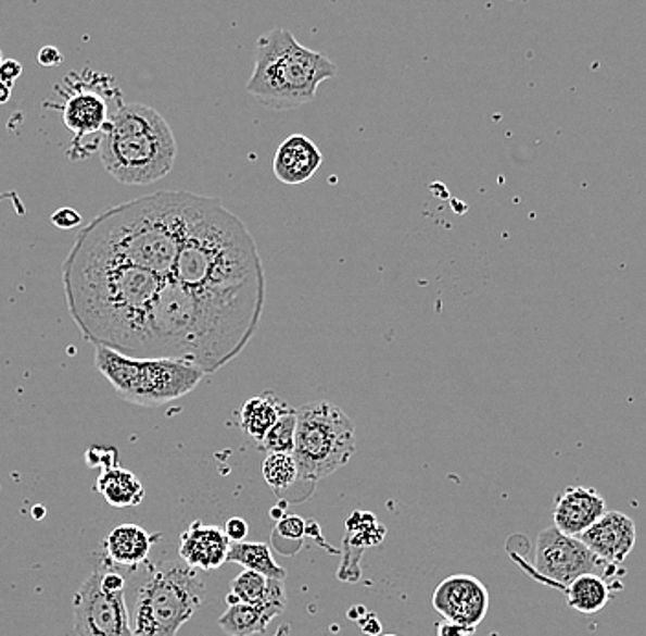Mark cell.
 Listing matches in <instances>:
<instances>
[{
  "instance_id": "4dcf8cb0",
  "label": "cell",
  "mask_w": 646,
  "mask_h": 636,
  "mask_svg": "<svg viewBox=\"0 0 646 636\" xmlns=\"http://www.w3.org/2000/svg\"><path fill=\"white\" fill-rule=\"evenodd\" d=\"M37 60H39V63H41L42 66L54 68V66L63 63V54H61L60 50L55 47H45L41 48V52L37 55Z\"/></svg>"
},
{
  "instance_id": "52a82bcc",
  "label": "cell",
  "mask_w": 646,
  "mask_h": 636,
  "mask_svg": "<svg viewBox=\"0 0 646 636\" xmlns=\"http://www.w3.org/2000/svg\"><path fill=\"white\" fill-rule=\"evenodd\" d=\"M94 364L119 398L140 407H164L193 392L204 379L195 364L166 358H131L94 346Z\"/></svg>"
},
{
  "instance_id": "8992f818",
  "label": "cell",
  "mask_w": 646,
  "mask_h": 636,
  "mask_svg": "<svg viewBox=\"0 0 646 636\" xmlns=\"http://www.w3.org/2000/svg\"><path fill=\"white\" fill-rule=\"evenodd\" d=\"M337 74L329 58L303 47L291 30L274 28L255 41L246 92L270 111H291L315 100L318 87Z\"/></svg>"
},
{
  "instance_id": "8fae6325",
  "label": "cell",
  "mask_w": 646,
  "mask_h": 636,
  "mask_svg": "<svg viewBox=\"0 0 646 636\" xmlns=\"http://www.w3.org/2000/svg\"><path fill=\"white\" fill-rule=\"evenodd\" d=\"M72 611L77 636H132L125 593L105 589L101 585L100 569L81 583L74 595Z\"/></svg>"
},
{
  "instance_id": "4fadbf2b",
  "label": "cell",
  "mask_w": 646,
  "mask_h": 636,
  "mask_svg": "<svg viewBox=\"0 0 646 636\" xmlns=\"http://www.w3.org/2000/svg\"><path fill=\"white\" fill-rule=\"evenodd\" d=\"M489 590L478 577L456 574L439 583L432 606L443 619L476 629L489 613Z\"/></svg>"
},
{
  "instance_id": "7a4b0ae2",
  "label": "cell",
  "mask_w": 646,
  "mask_h": 636,
  "mask_svg": "<svg viewBox=\"0 0 646 636\" xmlns=\"http://www.w3.org/2000/svg\"><path fill=\"white\" fill-rule=\"evenodd\" d=\"M61 274L66 308L85 340L145 358L154 302L167 278L74 247Z\"/></svg>"
},
{
  "instance_id": "5bb4252c",
  "label": "cell",
  "mask_w": 646,
  "mask_h": 636,
  "mask_svg": "<svg viewBox=\"0 0 646 636\" xmlns=\"http://www.w3.org/2000/svg\"><path fill=\"white\" fill-rule=\"evenodd\" d=\"M595 556L611 565H623L635 547L637 529L629 515L621 512H606L597 523L579 537Z\"/></svg>"
},
{
  "instance_id": "ba28073f",
  "label": "cell",
  "mask_w": 646,
  "mask_h": 636,
  "mask_svg": "<svg viewBox=\"0 0 646 636\" xmlns=\"http://www.w3.org/2000/svg\"><path fill=\"white\" fill-rule=\"evenodd\" d=\"M206 601V585L182 559L149 571L132 611V636H177Z\"/></svg>"
},
{
  "instance_id": "d590c367",
  "label": "cell",
  "mask_w": 646,
  "mask_h": 636,
  "mask_svg": "<svg viewBox=\"0 0 646 636\" xmlns=\"http://www.w3.org/2000/svg\"><path fill=\"white\" fill-rule=\"evenodd\" d=\"M0 65H2V55H0Z\"/></svg>"
},
{
  "instance_id": "603a6c76",
  "label": "cell",
  "mask_w": 646,
  "mask_h": 636,
  "mask_svg": "<svg viewBox=\"0 0 646 636\" xmlns=\"http://www.w3.org/2000/svg\"><path fill=\"white\" fill-rule=\"evenodd\" d=\"M231 596L244 603H268V601H283L287 603L286 585L283 579L263 576L259 572L244 569L231 582Z\"/></svg>"
},
{
  "instance_id": "d6a6232c",
  "label": "cell",
  "mask_w": 646,
  "mask_h": 636,
  "mask_svg": "<svg viewBox=\"0 0 646 636\" xmlns=\"http://www.w3.org/2000/svg\"><path fill=\"white\" fill-rule=\"evenodd\" d=\"M360 625L364 633H368V635H379L380 629H382L379 619L373 614H366V619L360 620Z\"/></svg>"
},
{
  "instance_id": "484cf974",
  "label": "cell",
  "mask_w": 646,
  "mask_h": 636,
  "mask_svg": "<svg viewBox=\"0 0 646 636\" xmlns=\"http://www.w3.org/2000/svg\"><path fill=\"white\" fill-rule=\"evenodd\" d=\"M296 411L289 407L278 422L274 423V427L268 431L267 436L263 438V451L267 452H292L294 451V444H296Z\"/></svg>"
},
{
  "instance_id": "5b68a950",
  "label": "cell",
  "mask_w": 646,
  "mask_h": 636,
  "mask_svg": "<svg viewBox=\"0 0 646 636\" xmlns=\"http://www.w3.org/2000/svg\"><path fill=\"white\" fill-rule=\"evenodd\" d=\"M98 151L105 172L119 185L143 186L169 175L177 159V142L156 109L124 103L101 133Z\"/></svg>"
},
{
  "instance_id": "4316f807",
  "label": "cell",
  "mask_w": 646,
  "mask_h": 636,
  "mask_svg": "<svg viewBox=\"0 0 646 636\" xmlns=\"http://www.w3.org/2000/svg\"><path fill=\"white\" fill-rule=\"evenodd\" d=\"M303 534H305V521L297 517V515H286L279 521L274 536H283L286 539H292V541H302Z\"/></svg>"
},
{
  "instance_id": "e0dca14e",
  "label": "cell",
  "mask_w": 646,
  "mask_h": 636,
  "mask_svg": "<svg viewBox=\"0 0 646 636\" xmlns=\"http://www.w3.org/2000/svg\"><path fill=\"white\" fill-rule=\"evenodd\" d=\"M324 155L320 149L305 135H291L279 144L273 159L274 175L287 186H300L315 177Z\"/></svg>"
},
{
  "instance_id": "3957f363",
  "label": "cell",
  "mask_w": 646,
  "mask_h": 636,
  "mask_svg": "<svg viewBox=\"0 0 646 636\" xmlns=\"http://www.w3.org/2000/svg\"><path fill=\"white\" fill-rule=\"evenodd\" d=\"M195 197L162 190L113 207L79 230L72 247L169 278Z\"/></svg>"
},
{
  "instance_id": "cb8c5ba5",
  "label": "cell",
  "mask_w": 646,
  "mask_h": 636,
  "mask_svg": "<svg viewBox=\"0 0 646 636\" xmlns=\"http://www.w3.org/2000/svg\"><path fill=\"white\" fill-rule=\"evenodd\" d=\"M228 561L238 563L249 571L259 572L263 576L274 577V579H286L287 577L286 569L276 563L273 550L265 543H231Z\"/></svg>"
},
{
  "instance_id": "30bf717a",
  "label": "cell",
  "mask_w": 646,
  "mask_h": 636,
  "mask_svg": "<svg viewBox=\"0 0 646 636\" xmlns=\"http://www.w3.org/2000/svg\"><path fill=\"white\" fill-rule=\"evenodd\" d=\"M534 572L546 582L566 589L582 574H599L606 579L616 576V565L590 550L579 537L563 534L557 526L542 529L534 547Z\"/></svg>"
},
{
  "instance_id": "2e32d148",
  "label": "cell",
  "mask_w": 646,
  "mask_h": 636,
  "mask_svg": "<svg viewBox=\"0 0 646 636\" xmlns=\"http://www.w3.org/2000/svg\"><path fill=\"white\" fill-rule=\"evenodd\" d=\"M231 541L225 529L195 521L180 537V559L195 571H215L228 561Z\"/></svg>"
},
{
  "instance_id": "f1b7e54d",
  "label": "cell",
  "mask_w": 646,
  "mask_h": 636,
  "mask_svg": "<svg viewBox=\"0 0 646 636\" xmlns=\"http://www.w3.org/2000/svg\"><path fill=\"white\" fill-rule=\"evenodd\" d=\"M225 532L231 543L244 541L249 536V523L241 517H231L226 521Z\"/></svg>"
},
{
  "instance_id": "836d02e7",
  "label": "cell",
  "mask_w": 646,
  "mask_h": 636,
  "mask_svg": "<svg viewBox=\"0 0 646 636\" xmlns=\"http://www.w3.org/2000/svg\"><path fill=\"white\" fill-rule=\"evenodd\" d=\"M12 98V85L0 82V105H4Z\"/></svg>"
},
{
  "instance_id": "ac0fdd59",
  "label": "cell",
  "mask_w": 646,
  "mask_h": 636,
  "mask_svg": "<svg viewBox=\"0 0 646 636\" xmlns=\"http://www.w3.org/2000/svg\"><path fill=\"white\" fill-rule=\"evenodd\" d=\"M226 603L228 609L219 619V627L228 636L263 635L268 624L279 614H283L287 607L283 601L244 603L231 595L226 596Z\"/></svg>"
},
{
  "instance_id": "7c38bea8",
  "label": "cell",
  "mask_w": 646,
  "mask_h": 636,
  "mask_svg": "<svg viewBox=\"0 0 646 636\" xmlns=\"http://www.w3.org/2000/svg\"><path fill=\"white\" fill-rule=\"evenodd\" d=\"M122 92L116 89L114 79L103 74L96 76L92 84H77L66 96L61 119L68 132L74 133L77 151L85 138L105 132L113 114L122 108Z\"/></svg>"
},
{
  "instance_id": "277c9868",
  "label": "cell",
  "mask_w": 646,
  "mask_h": 636,
  "mask_svg": "<svg viewBox=\"0 0 646 636\" xmlns=\"http://www.w3.org/2000/svg\"><path fill=\"white\" fill-rule=\"evenodd\" d=\"M169 279L190 289H238L265 279L255 239L220 199L197 196Z\"/></svg>"
},
{
  "instance_id": "ffe728a7",
  "label": "cell",
  "mask_w": 646,
  "mask_h": 636,
  "mask_svg": "<svg viewBox=\"0 0 646 636\" xmlns=\"http://www.w3.org/2000/svg\"><path fill=\"white\" fill-rule=\"evenodd\" d=\"M289 407L291 404L286 403L270 390L244 401L243 409H241V428H243L244 435L259 446L268 431L274 427V423L278 422L279 416Z\"/></svg>"
},
{
  "instance_id": "8d00e7d4",
  "label": "cell",
  "mask_w": 646,
  "mask_h": 636,
  "mask_svg": "<svg viewBox=\"0 0 646 636\" xmlns=\"http://www.w3.org/2000/svg\"><path fill=\"white\" fill-rule=\"evenodd\" d=\"M379 636H398V635H379Z\"/></svg>"
},
{
  "instance_id": "d4e9b609",
  "label": "cell",
  "mask_w": 646,
  "mask_h": 636,
  "mask_svg": "<svg viewBox=\"0 0 646 636\" xmlns=\"http://www.w3.org/2000/svg\"><path fill=\"white\" fill-rule=\"evenodd\" d=\"M263 478L276 494L292 488L297 481H302L294 454L292 452H268L265 462H263Z\"/></svg>"
},
{
  "instance_id": "e575fe53",
  "label": "cell",
  "mask_w": 646,
  "mask_h": 636,
  "mask_svg": "<svg viewBox=\"0 0 646 636\" xmlns=\"http://www.w3.org/2000/svg\"><path fill=\"white\" fill-rule=\"evenodd\" d=\"M31 515H36V517H42V506H37L36 510L31 512Z\"/></svg>"
},
{
  "instance_id": "44dd1931",
  "label": "cell",
  "mask_w": 646,
  "mask_h": 636,
  "mask_svg": "<svg viewBox=\"0 0 646 636\" xmlns=\"http://www.w3.org/2000/svg\"><path fill=\"white\" fill-rule=\"evenodd\" d=\"M96 491L107 500V504L113 508H135L142 504L145 497L142 482L129 470L113 465L107 470H101L98 482H96Z\"/></svg>"
},
{
  "instance_id": "9c48e42d",
  "label": "cell",
  "mask_w": 646,
  "mask_h": 636,
  "mask_svg": "<svg viewBox=\"0 0 646 636\" xmlns=\"http://www.w3.org/2000/svg\"><path fill=\"white\" fill-rule=\"evenodd\" d=\"M294 458L303 482L324 481L347 465L356 451L355 423L337 404L311 401L296 411Z\"/></svg>"
},
{
  "instance_id": "7402d4cb",
  "label": "cell",
  "mask_w": 646,
  "mask_h": 636,
  "mask_svg": "<svg viewBox=\"0 0 646 636\" xmlns=\"http://www.w3.org/2000/svg\"><path fill=\"white\" fill-rule=\"evenodd\" d=\"M563 590L568 606L581 614L599 613L611 598L610 582L599 574H582Z\"/></svg>"
},
{
  "instance_id": "f546056e",
  "label": "cell",
  "mask_w": 646,
  "mask_h": 636,
  "mask_svg": "<svg viewBox=\"0 0 646 636\" xmlns=\"http://www.w3.org/2000/svg\"><path fill=\"white\" fill-rule=\"evenodd\" d=\"M21 74H23V65L17 60L2 61V65H0V82H4V84L12 85L13 87V84L21 78Z\"/></svg>"
},
{
  "instance_id": "6da1fadb",
  "label": "cell",
  "mask_w": 646,
  "mask_h": 636,
  "mask_svg": "<svg viewBox=\"0 0 646 636\" xmlns=\"http://www.w3.org/2000/svg\"><path fill=\"white\" fill-rule=\"evenodd\" d=\"M265 308V279L238 289H190L166 279L154 302L145 358L178 359L214 374L254 337Z\"/></svg>"
},
{
  "instance_id": "9a60e30c",
  "label": "cell",
  "mask_w": 646,
  "mask_h": 636,
  "mask_svg": "<svg viewBox=\"0 0 646 636\" xmlns=\"http://www.w3.org/2000/svg\"><path fill=\"white\" fill-rule=\"evenodd\" d=\"M606 512L605 497L597 489L573 486L557 495L553 523L563 534L581 537Z\"/></svg>"
},
{
  "instance_id": "1f68e13d",
  "label": "cell",
  "mask_w": 646,
  "mask_h": 636,
  "mask_svg": "<svg viewBox=\"0 0 646 636\" xmlns=\"http://www.w3.org/2000/svg\"><path fill=\"white\" fill-rule=\"evenodd\" d=\"M474 631L469 629V627H463V625L454 624V622H448V620L438 625V636H470Z\"/></svg>"
},
{
  "instance_id": "d6986e66",
  "label": "cell",
  "mask_w": 646,
  "mask_h": 636,
  "mask_svg": "<svg viewBox=\"0 0 646 636\" xmlns=\"http://www.w3.org/2000/svg\"><path fill=\"white\" fill-rule=\"evenodd\" d=\"M156 541L159 539L151 536L148 529H143L142 526L122 524L105 537L103 547L114 565L137 569L138 565L145 563L149 552Z\"/></svg>"
},
{
  "instance_id": "83f0119b",
  "label": "cell",
  "mask_w": 646,
  "mask_h": 636,
  "mask_svg": "<svg viewBox=\"0 0 646 636\" xmlns=\"http://www.w3.org/2000/svg\"><path fill=\"white\" fill-rule=\"evenodd\" d=\"M52 223L61 230H72L81 223V215L74 209L55 210L54 214H52Z\"/></svg>"
}]
</instances>
